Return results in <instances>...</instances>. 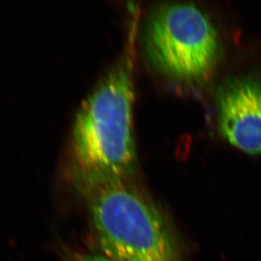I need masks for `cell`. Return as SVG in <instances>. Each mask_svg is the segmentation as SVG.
<instances>
[{
	"label": "cell",
	"mask_w": 261,
	"mask_h": 261,
	"mask_svg": "<svg viewBox=\"0 0 261 261\" xmlns=\"http://www.w3.org/2000/svg\"><path fill=\"white\" fill-rule=\"evenodd\" d=\"M132 65L117 61L77 110L69 141V162L77 186L128 179L136 169Z\"/></svg>",
	"instance_id": "1"
},
{
	"label": "cell",
	"mask_w": 261,
	"mask_h": 261,
	"mask_svg": "<svg viewBox=\"0 0 261 261\" xmlns=\"http://www.w3.org/2000/svg\"><path fill=\"white\" fill-rule=\"evenodd\" d=\"M128 180L77 186L101 253L118 261H181L165 218Z\"/></svg>",
	"instance_id": "2"
},
{
	"label": "cell",
	"mask_w": 261,
	"mask_h": 261,
	"mask_svg": "<svg viewBox=\"0 0 261 261\" xmlns=\"http://www.w3.org/2000/svg\"><path fill=\"white\" fill-rule=\"evenodd\" d=\"M144 47L158 71L182 82L206 79L219 57L214 25L190 4H165L153 9L145 24Z\"/></svg>",
	"instance_id": "3"
},
{
	"label": "cell",
	"mask_w": 261,
	"mask_h": 261,
	"mask_svg": "<svg viewBox=\"0 0 261 261\" xmlns=\"http://www.w3.org/2000/svg\"><path fill=\"white\" fill-rule=\"evenodd\" d=\"M218 124L230 144L250 155H261V81L236 78L220 90Z\"/></svg>",
	"instance_id": "4"
},
{
	"label": "cell",
	"mask_w": 261,
	"mask_h": 261,
	"mask_svg": "<svg viewBox=\"0 0 261 261\" xmlns=\"http://www.w3.org/2000/svg\"><path fill=\"white\" fill-rule=\"evenodd\" d=\"M76 261H118L102 254H87L78 257Z\"/></svg>",
	"instance_id": "5"
}]
</instances>
